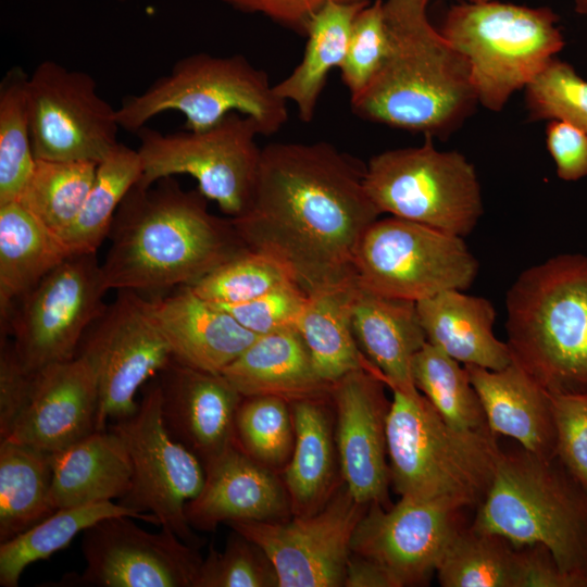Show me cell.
<instances>
[{
	"instance_id": "8fae6325",
	"label": "cell",
	"mask_w": 587,
	"mask_h": 587,
	"mask_svg": "<svg viewBox=\"0 0 587 587\" xmlns=\"http://www.w3.org/2000/svg\"><path fill=\"white\" fill-rule=\"evenodd\" d=\"M353 267L362 288L417 302L469 289L479 264L463 237L390 215L366 229Z\"/></svg>"
},
{
	"instance_id": "44dd1931",
	"label": "cell",
	"mask_w": 587,
	"mask_h": 587,
	"mask_svg": "<svg viewBox=\"0 0 587 587\" xmlns=\"http://www.w3.org/2000/svg\"><path fill=\"white\" fill-rule=\"evenodd\" d=\"M158 383L165 427L203 466L236 444V415L243 397L222 373L172 359Z\"/></svg>"
},
{
	"instance_id": "816d5d0a",
	"label": "cell",
	"mask_w": 587,
	"mask_h": 587,
	"mask_svg": "<svg viewBox=\"0 0 587 587\" xmlns=\"http://www.w3.org/2000/svg\"><path fill=\"white\" fill-rule=\"evenodd\" d=\"M574 8L576 13L587 15V0H574Z\"/></svg>"
},
{
	"instance_id": "8d00e7d4",
	"label": "cell",
	"mask_w": 587,
	"mask_h": 587,
	"mask_svg": "<svg viewBox=\"0 0 587 587\" xmlns=\"http://www.w3.org/2000/svg\"><path fill=\"white\" fill-rule=\"evenodd\" d=\"M411 376L440 416L461 430L491 433L465 366L426 342L413 357Z\"/></svg>"
},
{
	"instance_id": "f1b7e54d",
	"label": "cell",
	"mask_w": 587,
	"mask_h": 587,
	"mask_svg": "<svg viewBox=\"0 0 587 587\" xmlns=\"http://www.w3.org/2000/svg\"><path fill=\"white\" fill-rule=\"evenodd\" d=\"M332 400L291 403L295 445L283 470L292 515L320 511L338 489L339 463L334 437Z\"/></svg>"
},
{
	"instance_id": "7c38bea8",
	"label": "cell",
	"mask_w": 587,
	"mask_h": 587,
	"mask_svg": "<svg viewBox=\"0 0 587 587\" xmlns=\"http://www.w3.org/2000/svg\"><path fill=\"white\" fill-rule=\"evenodd\" d=\"M96 253L67 257L0 321L1 334L12 336L29 371L74 358L86 330L105 308L108 288Z\"/></svg>"
},
{
	"instance_id": "83f0119b",
	"label": "cell",
	"mask_w": 587,
	"mask_h": 587,
	"mask_svg": "<svg viewBox=\"0 0 587 587\" xmlns=\"http://www.w3.org/2000/svg\"><path fill=\"white\" fill-rule=\"evenodd\" d=\"M133 466L122 438L96 430L52 453L51 505L54 510L113 501L129 490Z\"/></svg>"
},
{
	"instance_id": "3957f363",
	"label": "cell",
	"mask_w": 587,
	"mask_h": 587,
	"mask_svg": "<svg viewBox=\"0 0 587 587\" xmlns=\"http://www.w3.org/2000/svg\"><path fill=\"white\" fill-rule=\"evenodd\" d=\"M428 0H386L389 52L373 80L350 97L359 118L440 138L478 104L465 57L427 16Z\"/></svg>"
},
{
	"instance_id": "f907efd6",
	"label": "cell",
	"mask_w": 587,
	"mask_h": 587,
	"mask_svg": "<svg viewBox=\"0 0 587 587\" xmlns=\"http://www.w3.org/2000/svg\"><path fill=\"white\" fill-rule=\"evenodd\" d=\"M345 587H395L389 575L372 560L351 552L344 580Z\"/></svg>"
},
{
	"instance_id": "ffe728a7",
	"label": "cell",
	"mask_w": 587,
	"mask_h": 587,
	"mask_svg": "<svg viewBox=\"0 0 587 587\" xmlns=\"http://www.w3.org/2000/svg\"><path fill=\"white\" fill-rule=\"evenodd\" d=\"M98 412L93 369L75 355L35 371L27 403L1 439L55 453L96 432Z\"/></svg>"
},
{
	"instance_id": "4dcf8cb0",
	"label": "cell",
	"mask_w": 587,
	"mask_h": 587,
	"mask_svg": "<svg viewBox=\"0 0 587 587\" xmlns=\"http://www.w3.org/2000/svg\"><path fill=\"white\" fill-rule=\"evenodd\" d=\"M369 2L332 1L310 21L300 63L274 85L282 99L295 103L301 121L313 120L329 73L339 68L345 59L354 18Z\"/></svg>"
},
{
	"instance_id": "7bdbcfd3",
	"label": "cell",
	"mask_w": 587,
	"mask_h": 587,
	"mask_svg": "<svg viewBox=\"0 0 587 587\" xmlns=\"http://www.w3.org/2000/svg\"><path fill=\"white\" fill-rule=\"evenodd\" d=\"M196 587H278V578L263 549L233 529L225 549L202 560Z\"/></svg>"
},
{
	"instance_id": "cb8c5ba5",
	"label": "cell",
	"mask_w": 587,
	"mask_h": 587,
	"mask_svg": "<svg viewBox=\"0 0 587 587\" xmlns=\"http://www.w3.org/2000/svg\"><path fill=\"white\" fill-rule=\"evenodd\" d=\"M482 402L492 435L515 439L523 449L555 457L551 396L512 361L502 370L463 364Z\"/></svg>"
},
{
	"instance_id": "484cf974",
	"label": "cell",
	"mask_w": 587,
	"mask_h": 587,
	"mask_svg": "<svg viewBox=\"0 0 587 587\" xmlns=\"http://www.w3.org/2000/svg\"><path fill=\"white\" fill-rule=\"evenodd\" d=\"M352 329L361 352L389 388H416L411 363L427 342L416 302L378 295L359 285Z\"/></svg>"
},
{
	"instance_id": "7a4b0ae2",
	"label": "cell",
	"mask_w": 587,
	"mask_h": 587,
	"mask_svg": "<svg viewBox=\"0 0 587 587\" xmlns=\"http://www.w3.org/2000/svg\"><path fill=\"white\" fill-rule=\"evenodd\" d=\"M198 189L173 176L148 188L135 185L114 215L101 263L109 289L147 292L193 285L248 249L232 218L212 214Z\"/></svg>"
},
{
	"instance_id": "30bf717a",
	"label": "cell",
	"mask_w": 587,
	"mask_h": 587,
	"mask_svg": "<svg viewBox=\"0 0 587 587\" xmlns=\"http://www.w3.org/2000/svg\"><path fill=\"white\" fill-rule=\"evenodd\" d=\"M137 134L142 162L139 187L186 174L230 218L250 207L262 150L255 141L260 128L252 117L234 112L203 130L163 134L145 126Z\"/></svg>"
},
{
	"instance_id": "681fc988",
	"label": "cell",
	"mask_w": 587,
	"mask_h": 587,
	"mask_svg": "<svg viewBox=\"0 0 587 587\" xmlns=\"http://www.w3.org/2000/svg\"><path fill=\"white\" fill-rule=\"evenodd\" d=\"M246 13H261L273 22L305 36L310 21L328 2L362 0H222Z\"/></svg>"
},
{
	"instance_id": "e575fe53",
	"label": "cell",
	"mask_w": 587,
	"mask_h": 587,
	"mask_svg": "<svg viewBox=\"0 0 587 587\" xmlns=\"http://www.w3.org/2000/svg\"><path fill=\"white\" fill-rule=\"evenodd\" d=\"M121 515L157 524L153 517L113 501L55 510L29 529L0 544V585L16 587L28 565L66 548L79 533L99 521Z\"/></svg>"
},
{
	"instance_id": "ba28073f",
	"label": "cell",
	"mask_w": 587,
	"mask_h": 587,
	"mask_svg": "<svg viewBox=\"0 0 587 587\" xmlns=\"http://www.w3.org/2000/svg\"><path fill=\"white\" fill-rule=\"evenodd\" d=\"M439 30L467 60L478 103L494 112L565 45L551 9L496 0L450 8Z\"/></svg>"
},
{
	"instance_id": "e0dca14e",
	"label": "cell",
	"mask_w": 587,
	"mask_h": 587,
	"mask_svg": "<svg viewBox=\"0 0 587 587\" xmlns=\"http://www.w3.org/2000/svg\"><path fill=\"white\" fill-rule=\"evenodd\" d=\"M132 516L105 517L83 532L80 574L58 586L196 587L202 558L197 547L161 527L151 533Z\"/></svg>"
},
{
	"instance_id": "f35d334b",
	"label": "cell",
	"mask_w": 587,
	"mask_h": 587,
	"mask_svg": "<svg viewBox=\"0 0 587 587\" xmlns=\"http://www.w3.org/2000/svg\"><path fill=\"white\" fill-rule=\"evenodd\" d=\"M27 79L24 70L14 66L0 83V204L21 199L35 167Z\"/></svg>"
},
{
	"instance_id": "9c48e42d",
	"label": "cell",
	"mask_w": 587,
	"mask_h": 587,
	"mask_svg": "<svg viewBox=\"0 0 587 587\" xmlns=\"http://www.w3.org/2000/svg\"><path fill=\"white\" fill-rule=\"evenodd\" d=\"M364 186L378 211L464 237L483 215L479 180L458 151H442L425 136L421 146L372 157Z\"/></svg>"
},
{
	"instance_id": "ab89813d",
	"label": "cell",
	"mask_w": 587,
	"mask_h": 587,
	"mask_svg": "<svg viewBox=\"0 0 587 587\" xmlns=\"http://www.w3.org/2000/svg\"><path fill=\"white\" fill-rule=\"evenodd\" d=\"M237 446L275 472L284 470L295 445L291 405L272 396L243 397L236 415Z\"/></svg>"
},
{
	"instance_id": "52a82bcc",
	"label": "cell",
	"mask_w": 587,
	"mask_h": 587,
	"mask_svg": "<svg viewBox=\"0 0 587 587\" xmlns=\"http://www.w3.org/2000/svg\"><path fill=\"white\" fill-rule=\"evenodd\" d=\"M167 111L182 113L188 130H203L240 113L252 117L263 136L277 133L288 120L287 101L275 92L267 74L241 54L200 52L179 59L145 91L126 97L116 118L120 127L138 133Z\"/></svg>"
},
{
	"instance_id": "9a60e30c",
	"label": "cell",
	"mask_w": 587,
	"mask_h": 587,
	"mask_svg": "<svg viewBox=\"0 0 587 587\" xmlns=\"http://www.w3.org/2000/svg\"><path fill=\"white\" fill-rule=\"evenodd\" d=\"M26 95L35 159L99 163L118 143L116 109L88 73L43 61L28 75Z\"/></svg>"
},
{
	"instance_id": "d590c367",
	"label": "cell",
	"mask_w": 587,
	"mask_h": 587,
	"mask_svg": "<svg viewBox=\"0 0 587 587\" xmlns=\"http://www.w3.org/2000/svg\"><path fill=\"white\" fill-rule=\"evenodd\" d=\"M141 174L142 162L138 150L121 142L98 163L82 210L62 238L71 254L97 252L109 236L117 208Z\"/></svg>"
},
{
	"instance_id": "f6af8a7d",
	"label": "cell",
	"mask_w": 587,
	"mask_h": 587,
	"mask_svg": "<svg viewBox=\"0 0 587 587\" xmlns=\"http://www.w3.org/2000/svg\"><path fill=\"white\" fill-rule=\"evenodd\" d=\"M307 296L297 283L291 282L248 302L215 305L227 311L245 328L261 336L297 329Z\"/></svg>"
},
{
	"instance_id": "db71d44e",
	"label": "cell",
	"mask_w": 587,
	"mask_h": 587,
	"mask_svg": "<svg viewBox=\"0 0 587 587\" xmlns=\"http://www.w3.org/2000/svg\"><path fill=\"white\" fill-rule=\"evenodd\" d=\"M120 1H125V0H120Z\"/></svg>"
},
{
	"instance_id": "d6a6232c",
	"label": "cell",
	"mask_w": 587,
	"mask_h": 587,
	"mask_svg": "<svg viewBox=\"0 0 587 587\" xmlns=\"http://www.w3.org/2000/svg\"><path fill=\"white\" fill-rule=\"evenodd\" d=\"M442 587H528V547L465 525L450 540L436 570Z\"/></svg>"
},
{
	"instance_id": "277c9868",
	"label": "cell",
	"mask_w": 587,
	"mask_h": 587,
	"mask_svg": "<svg viewBox=\"0 0 587 587\" xmlns=\"http://www.w3.org/2000/svg\"><path fill=\"white\" fill-rule=\"evenodd\" d=\"M512 360L550 395L587 394V255L523 271L505 296Z\"/></svg>"
},
{
	"instance_id": "60d3db41",
	"label": "cell",
	"mask_w": 587,
	"mask_h": 587,
	"mask_svg": "<svg viewBox=\"0 0 587 587\" xmlns=\"http://www.w3.org/2000/svg\"><path fill=\"white\" fill-rule=\"evenodd\" d=\"M291 282L280 263L246 249L190 286L210 303L230 305L251 301Z\"/></svg>"
},
{
	"instance_id": "4316f807",
	"label": "cell",
	"mask_w": 587,
	"mask_h": 587,
	"mask_svg": "<svg viewBox=\"0 0 587 587\" xmlns=\"http://www.w3.org/2000/svg\"><path fill=\"white\" fill-rule=\"evenodd\" d=\"M416 308L427 342L452 359L492 371L512 363L508 344L494 334L497 312L488 299L447 290Z\"/></svg>"
},
{
	"instance_id": "7402d4cb",
	"label": "cell",
	"mask_w": 587,
	"mask_h": 587,
	"mask_svg": "<svg viewBox=\"0 0 587 587\" xmlns=\"http://www.w3.org/2000/svg\"><path fill=\"white\" fill-rule=\"evenodd\" d=\"M203 467V487L185 508L191 528L211 532L220 523L282 521L292 514L284 480L237 444Z\"/></svg>"
},
{
	"instance_id": "ac0fdd59",
	"label": "cell",
	"mask_w": 587,
	"mask_h": 587,
	"mask_svg": "<svg viewBox=\"0 0 587 587\" xmlns=\"http://www.w3.org/2000/svg\"><path fill=\"white\" fill-rule=\"evenodd\" d=\"M465 510L448 500L409 497L388 508L370 504L353 533L351 552L378 564L395 587L425 584L465 526Z\"/></svg>"
},
{
	"instance_id": "ee69618b",
	"label": "cell",
	"mask_w": 587,
	"mask_h": 587,
	"mask_svg": "<svg viewBox=\"0 0 587 587\" xmlns=\"http://www.w3.org/2000/svg\"><path fill=\"white\" fill-rule=\"evenodd\" d=\"M389 52L384 1L369 2L354 18L345 59L339 67L350 97L360 93L377 75Z\"/></svg>"
},
{
	"instance_id": "f546056e",
	"label": "cell",
	"mask_w": 587,
	"mask_h": 587,
	"mask_svg": "<svg viewBox=\"0 0 587 587\" xmlns=\"http://www.w3.org/2000/svg\"><path fill=\"white\" fill-rule=\"evenodd\" d=\"M358 289L353 277L309 292L297 325L317 374L329 384L372 365L361 352L352 329Z\"/></svg>"
},
{
	"instance_id": "2e32d148",
	"label": "cell",
	"mask_w": 587,
	"mask_h": 587,
	"mask_svg": "<svg viewBox=\"0 0 587 587\" xmlns=\"http://www.w3.org/2000/svg\"><path fill=\"white\" fill-rule=\"evenodd\" d=\"M367 507L342 483L313 514L228 525L263 549L275 567L278 587H340L353 533Z\"/></svg>"
},
{
	"instance_id": "6da1fadb",
	"label": "cell",
	"mask_w": 587,
	"mask_h": 587,
	"mask_svg": "<svg viewBox=\"0 0 587 587\" xmlns=\"http://www.w3.org/2000/svg\"><path fill=\"white\" fill-rule=\"evenodd\" d=\"M364 172L326 141L272 142L250 207L232 221L248 249L280 263L307 294L342 283L355 277L359 243L382 214Z\"/></svg>"
},
{
	"instance_id": "5bb4252c",
	"label": "cell",
	"mask_w": 587,
	"mask_h": 587,
	"mask_svg": "<svg viewBox=\"0 0 587 587\" xmlns=\"http://www.w3.org/2000/svg\"><path fill=\"white\" fill-rule=\"evenodd\" d=\"M93 369L99 389L97 430L133 415L138 389L173 359L146 298L118 290L86 330L76 352Z\"/></svg>"
},
{
	"instance_id": "b9f144b4",
	"label": "cell",
	"mask_w": 587,
	"mask_h": 587,
	"mask_svg": "<svg viewBox=\"0 0 587 587\" xmlns=\"http://www.w3.org/2000/svg\"><path fill=\"white\" fill-rule=\"evenodd\" d=\"M524 90L530 120L562 121L587 134V80L572 65L552 59Z\"/></svg>"
},
{
	"instance_id": "4fadbf2b",
	"label": "cell",
	"mask_w": 587,
	"mask_h": 587,
	"mask_svg": "<svg viewBox=\"0 0 587 587\" xmlns=\"http://www.w3.org/2000/svg\"><path fill=\"white\" fill-rule=\"evenodd\" d=\"M110 429L124 441L133 466L129 490L120 503L153 517L157 525L197 547L185 508L201 491L205 472L165 427L159 383L146 388L133 415L114 422Z\"/></svg>"
},
{
	"instance_id": "d6986e66",
	"label": "cell",
	"mask_w": 587,
	"mask_h": 587,
	"mask_svg": "<svg viewBox=\"0 0 587 587\" xmlns=\"http://www.w3.org/2000/svg\"><path fill=\"white\" fill-rule=\"evenodd\" d=\"M383 376L372 365L332 385L334 437L344 485L361 504L387 508L390 484L386 421L390 401Z\"/></svg>"
},
{
	"instance_id": "5b68a950",
	"label": "cell",
	"mask_w": 587,
	"mask_h": 587,
	"mask_svg": "<svg viewBox=\"0 0 587 587\" xmlns=\"http://www.w3.org/2000/svg\"><path fill=\"white\" fill-rule=\"evenodd\" d=\"M470 524L514 547L541 545L587 587V491L557 459L500 451L489 490Z\"/></svg>"
},
{
	"instance_id": "1f68e13d",
	"label": "cell",
	"mask_w": 587,
	"mask_h": 587,
	"mask_svg": "<svg viewBox=\"0 0 587 587\" xmlns=\"http://www.w3.org/2000/svg\"><path fill=\"white\" fill-rule=\"evenodd\" d=\"M71 253L18 201L0 204V321Z\"/></svg>"
},
{
	"instance_id": "c3c4849f",
	"label": "cell",
	"mask_w": 587,
	"mask_h": 587,
	"mask_svg": "<svg viewBox=\"0 0 587 587\" xmlns=\"http://www.w3.org/2000/svg\"><path fill=\"white\" fill-rule=\"evenodd\" d=\"M546 147L557 175L566 182L587 176V134L566 122L552 120L546 127Z\"/></svg>"
},
{
	"instance_id": "74e56055",
	"label": "cell",
	"mask_w": 587,
	"mask_h": 587,
	"mask_svg": "<svg viewBox=\"0 0 587 587\" xmlns=\"http://www.w3.org/2000/svg\"><path fill=\"white\" fill-rule=\"evenodd\" d=\"M98 163L36 159L21 202L61 241L78 216Z\"/></svg>"
},
{
	"instance_id": "603a6c76",
	"label": "cell",
	"mask_w": 587,
	"mask_h": 587,
	"mask_svg": "<svg viewBox=\"0 0 587 587\" xmlns=\"http://www.w3.org/2000/svg\"><path fill=\"white\" fill-rule=\"evenodd\" d=\"M146 302L173 360L192 369L221 374L259 337L190 285Z\"/></svg>"
},
{
	"instance_id": "7dc6e473",
	"label": "cell",
	"mask_w": 587,
	"mask_h": 587,
	"mask_svg": "<svg viewBox=\"0 0 587 587\" xmlns=\"http://www.w3.org/2000/svg\"><path fill=\"white\" fill-rule=\"evenodd\" d=\"M35 371L22 363L9 335L0 338V438L8 435L27 403Z\"/></svg>"
},
{
	"instance_id": "836d02e7",
	"label": "cell",
	"mask_w": 587,
	"mask_h": 587,
	"mask_svg": "<svg viewBox=\"0 0 587 587\" xmlns=\"http://www.w3.org/2000/svg\"><path fill=\"white\" fill-rule=\"evenodd\" d=\"M52 453L9 439L0 441V544L29 529L51 505Z\"/></svg>"
},
{
	"instance_id": "8992f818",
	"label": "cell",
	"mask_w": 587,
	"mask_h": 587,
	"mask_svg": "<svg viewBox=\"0 0 587 587\" xmlns=\"http://www.w3.org/2000/svg\"><path fill=\"white\" fill-rule=\"evenodd\" d=\"M390 389L386 437L395 491L476 509L494 478L501 451L497 436L452 427L417 388Z\"/></svg>"
},
{
	"instance_id": "f5cc1de1",
	"label": "cell",
	"mask_w": 587,
	"mask_h": 587,
	"mask_svg": "<svg viewBox=\"0 0 587 587\" xmlns=\"http://www.w3.org/2000/svg\"><path fill=\"white\" fill-rule=\"evenodd\" d=\"M465 1H469V2H479V1H488V0H465Z\"/></svg>"
},
{
	"instance_id": "d4e9b609",
	"label": "cell",
	"mask_w": 587,
	"mask_h": 587,
	"mask_svg": "<svg viewBox=\"0 0 587 587\" xmlns=\"http://www.w3.org/2000/svg\"><path fill=\"white\" fill-rule=\"evenodd\" d=\"M222 374L242 397L330 400L333 384L317 374L297 329L259 336Z\"/></svg>"
},
{
	"instance_id": "bcb514c9",
	"label": "cell",
	"mask_w": 587,
	"mask_h": 587,
	"mask_svg": "<svg viewBox=\"0 0 587 587\" xmlns=\"http://www.w3.org/2000/svg\"><path fill=\"white\" fill-rule=\"evenodd\" d=\"M550 396L555 457L587 491V394Z\"/></svg>"
}]
</instances>
